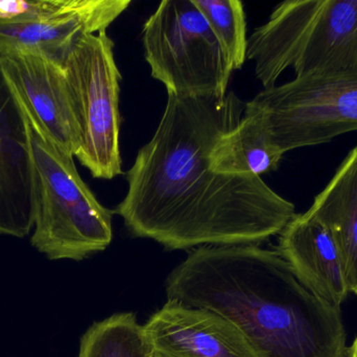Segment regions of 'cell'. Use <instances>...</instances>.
<instances>
[{"instance_id":"cell-6","label":"cell","mask_w":357,"mask_h":357,"mask_svg":"<svg viewBox=\"0 0 357 357\" xmlns=\"http://www.w3.org/2000/svg\"><path fill=\"white\" fill-rule=\"evenodd\" d=\"M81 131L75 155L98 180L121 175V73L107 31L79 37L63 61Z\"/></svg>"},{"instance_id":"cell-5","label":"cell","mask_w":357,"mask_h":357,"mask_svg":"<svg viewBox=\"0 0 357 357\" xmlns=\"http://www.w3.org/2000/svg\"><path fill=\"white\" fill-rule=\"evenodd\" d=\"M151 75L167 94L222 99L233 69L193 0H163L142 27Z\"/></svg>"},{"instance_id":"cell-18","label":"cell","mask_w":357,"mask_h":357,"mask_svg":"<svg viewBox=\"0 0 357 357\" xmlns=\"http://www.w3.org/2000/svg\"><path fill=\"white\" fill-rule=\"evenodd\" d=\"M348 357H357V337L352 345L348 348Z\"/></svg>"},{"instance_id":"cell-15","label":"cell","mask_w":357,"mask_h":357,"mask_svg":"<svg viewBox=\"0 0 357 357\" xmlns=\"http://www.w3.org/2000/svg\"><path fill=\"white\" fill-rule=\"evenodd\" d=\"M77 357H153V352L137 316L119 312L87 329Z\"/></svg>"},{"instance_id":"cell-10","label":"cell","mask_w":357,"mask_h":357,"mask_svg":"<svg viewBox=\"0 0 357 357\" xmlns=\"http://www.w3.org/2000/svg\"><path fill=\"white\" fill-rule=\"evenodd\" d=\"M153 357H258L230 321L175 300L144 325Z\"/></svg>"},{"instance_id":"cell-9","label":"cell","mask_w":357,"mask_h":357,"mask_svg":"<svg viewBox=\"0 0 357 357\" xmlns=\"http://www.w3.org/2000/svg\"><path fill=\"white\" fill-rule=\"evenodd\" d=\"M0 56L26 110L50 140L75 157L81 131L63 64L33 52Z\"/></svg>"},{"instance_id":"cell-14","label":"cell","mask_w":357,"mask_h":357,"mask_svg":"<svg viewBox=\"0 0 357 357\" xmlns=\"http://www.w3.org/2000/svg\"><path fill=\"white\" fill-rule=\"evenodd\" d=\"M283 153L273 144L259 117L243 115L239 123L222 134L209 153L214 173L261 177L276 171Z\"/></svg>"},{"instance_id":"cell-4","label":"cell","mask_w":357,"mask_h":357,"mask_svg":"<svg viewBox=\"0 0 357 357\" xmlns=\"http://www.w3.org/2000/svg\"><path fill=\"white\" fill-rule=\"evenodd\" d=\"M25 112L36 177L31 245L50 260L82 261L104 252L113 240L114 212L82 180L75 157L48 138L26 108Z\"/></svg>"},{"instance_id":"cell-1","label":"cell","mask_w":357,"mask_h":357,"mask_svg":"<svg viewBox=\"0 0 357 357\" xmlns=\"http://www.w3.org/2000/svg\"><path fill=\"white\" fill-rule=\"evenodd\" d=\"M245 103L167 94L165 112L127 173L128 191L114 213L132 236L167 251L259 245L280 234L295 205L262 177L214 173L209 153L241 121Z\"/></svg>"},{"instance_id":"cell-2","label":"cell","mask_w":357,"mask_h":357,"mask_svg":"<svg viewBox=\"0 0 357 357\" xmlns=\"http://www.w3.org/2000/svg\"><path fill=\"white\" fill-rule=\"evenodd\" d=\"M165 291L230 321L258 357H348L341 308L302 286L276 251L197 247L169 272Z\"/></svg>"},{"instance_id":"cell-16","label":"cell","mask_w":357,"mask_h":357,"mask_svg":"<svg viewBox=\"0 0 357 357\" xmlns=\"http://www.w3.org/2000/svg\"><path fill=\"white\" fill-rule=\"evenodd\" d=\"M207 20L233 71L247 61V15L239 0H193Z\"/></svg>"},{"instance_id":"cell-13","label":"cell","mask_w":357,"mask_h":357,"mask_svg":"<svg viewBox=\"0 0 357 357\" xmlns=\"http://www.w3.org/2000/svg\"><path fill=\"white\" fill-rule=\"evenodd\" d=\"M307 212L331 234L341 259L348 291L357 295V146L314 197Z\"/></svg>"},{"instance_id":"cell-17","label":"cell","mask_w":357,"mask_h":357,"mask_svg":"<svg viewBox=\"0 0 357 357\" xmlns=\"http://www.w3.org/2000/svg\"><path fill=\"white\" fill-rule=\"evenodd\" d=\"M64 0H0V24L27 22L52 14Z\"/></svg>"},{"instance_id":"cell-3","label":"cell","mask_w":357,"mask_h":357,"mask_svg":"<svg viewBox=\"0 0 357 357\" xmlns=\"http://www.w3.org/2000/svg\"><path fill=\"white\" fill-rule=\"evenodd\" d=\"M247 61L264 89L296 78L357 71V0H287L248 39Z\"/></svg>"},{"instance_id":"cell-8","label":"cell","mask_w":357,"mask_h":357,"mask_svg":"<svg viewBox=\"0 0 357 357\" xmlns=\"http://www.w3.org/2000/svg\"><path fill=\"white\" fill-rule=\"evenodd\" d=\"M36 177L29 119L0 56V235L23 238L33 231Z\"/></svg>"},{"instance_id":"cell-7","label":"cell","mask_w":357,"mask_h":357,"mask_svg":"<svg viewBox=\"0 0 357 357\" xmlns=\"http://www.w3.org/2000/svg\"><path fill=\"white\" fill-rule=\"evenodd\" d=\"M243 115L259 117L284 154L357 131V71L295 78L261 90Z\"/></svg>"},{"instance_id":"cell-12","label":"cell","mask_w":357,"mask_h":357,"mask_svg":"<svg viewBox=\"0 0 357 357\" xmlns=\"http://www.w3.org/2000/svg\"><path fill=\"white\" fill-rule=\"evenodd\" d=\"M276 252L302 286L341 308L349 293L341 259L331 234L317 218L307 211L296 214L279 234Z\"/></svg>"},{"instance_id":"cell-11","label":"cell","mask_w":357,"mask_h":357,"mask_svg":"<svg viewBox=\"0 0 357 357\" xmlns=\"http://www.w3.org/2000/svg\"><path fill=\"white\" fill-rule=\"evenodd\" d=\"M131 0H64L56 12L37 20L0 24V54L33 52L63 64L84 35L107 31Z\"/></svg>"}]
</instances>
